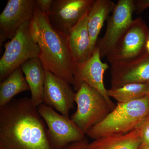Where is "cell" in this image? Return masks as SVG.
<instances>
[{"label": "cell", "instance_id": "ba28073f", "mask_svg": "<svg viewBox=\"0 0 149 149\" xmlns=\"http://www.w3.org/2000/svg\"><path fill=\"white\" fill-rule=\"evenodd\" d=\"M134 0H118L107 20L106 30L98 45L101 57H106L132 23Z\"/></svg>", "mask_w": 149, "mask_h": 149}, {"label": "cell", "instance_id": "8992f818", "mask_svg": "<svg viewBox=\"0 0 149 149\" xmlns=\"http://www.w3.org/2000/svg\"><path fill=\"white\" fill-rule=\"evenodd\" d=\"M149 28L142 17L133 19L106 58L111 65L137 58L146 52Z\"/></svg>", "mask_w": 149, "mask_h": 149}, {"label": "cell", "instance_id": "5b68a950", "mask_svg": "<svg viewBox=\"0 0 149 149\" xmlns=\"http://www.w3.org/2000/svg\"><path fill=\"white\" fill-rule=\"evenodd\" d=\"M0 59V80H5L14 70L31 59L39 58L40 48L32 39L30 21L24 23L14 37L6 43Z\"/></svg>", "mask_w": 149, "mask_h": 149}, {"label": "cell", "instance_id": "3957f363", "mask_svg": "<svg viewBox=\"0 0 149 149\" xmlns=\"http://www.w3.org/2000/svg\"><path fill=\"white\" fill-rule=\"evenodd\" d=\"M149 115L147 96L129 102L118 103L105 118L91 128L86 135L95 140L126 134L139 128Z\"/></svg>", "mask_w": 149, "mask_h": 149}, {"label": "cell", "instance_id": "5bb4252c", "mask_svg": "<svg viewBox=\"0 0 149 149\" xmlns=\"http://www.w3.org/2000/svg\"><path fill=\"white\" fill-rule=\"evenodd\" d=\"M88 13L71 29L68 36L76 67L85 63L90 58L91 40L88 28Z\"/></svg>", "mask_w": 149, "mask_h": 149}, {"label": "cell", "instance_id": "52a82bcc", "mask_svg": "<svg viewBox=\"0 0 149 149\" xmlns=\"http://www.w3.org/2000/svg\"><path fill=\"white\" fill-rule=\"evenodd\" d=\"M37 109L57 149H63L69 144L85 138V133L69 117L58 113L44 103L37 107Z\"/></svg>", "mask_w": 149, "mask_h": 149}, {"label": "cell", "instance_id": "4fadbf2b", "mask_svg": "<svg viewBox=\"0 0 149 149\" xmlns=\"http://www.w3.org/2000/svg\"><path fill=\"white\" fill-rule=\"evenodd\" d=\"M111 88L130 83H149V53L125 62L111 65Z\"/></svg>", "mask_w": 149, "mask_h": 149}, {"label": "cell", "instance_id": "ac0fdd59", "mask_svg": "<svg viewBox=\"0 0 149 149\" xmlns=\"http://www.w3.org/2000/svg\"><path fill=\"white\" fill-rule=\"evenodd\" d=\"M29 90L20 67L12 72L0 84V107L5 106L19 93Z\"/></svg>", "mask_w": 149, "mask_h": 149}, {"label": "cell", "instance_id": "484cf974", "mask_svg": "<svg viewBox=\"0 0 149 149\" xmlns=\"http://www.w3.org/2000/svg\"><path fill=\"white\" fill-rule=\"evenodd\" d=\"M143 149H149V146L147 147V148H144Z\"/></svg>", "mask_w": 149, "mask_h": 149}, {"label": "cell", "instance_id": "cb8c5ba5", "mask_svg": "<svg viewBox=\"0 0 149 149\" xmlns=\"http://www.w3.org/2000/svg\"><path fill=\"white\" fill-rule=\"evenodd\" d=\"M146 52L149 53V36L148 38V41H147L146 45Z\"/></svg>", "mask_w": 149, "mask_h": 149}, {"label": "cell", "instance_id": "7c38bea8", "mask_svg": "<svg viewBox=\"0 0 149 149\" xmlns=\"http://www.w3.org/2000/svg\"><path fill=\"white\" fill-rule=\"evenodd\" d=\"M45 70L44 104L69 117L70 111L74 107L76 93L69 83L49 70Z\"/></svg>", "mask_w": 149, "mask_h": 149}, {"label": "cell", "instance_id": "44dd1931", "mask_svg": "<svg viewBox=\"0 0 149 149\" xmlns=\"http://www.w3.org/2000/svg\"><path fill=\"white\" fill-rule=\"evenodd\" d=\"M36 4L40 10L47 15L49 12L53 0H36Z\"/></svg>", "mask_w": 149, "mask_h": 149}, {"label": "cell", "instance_id": "d6986e66", "mask_svg": "<svg viewBox=\"0 0 149 149\" xmlns=\"http://www.w3.org/2000/svg\"><path fill=\"white\" fill-rule=\"evenodd\" d=\"M149 89V83H130L119 88L109 89L107 94L118 103H125L146 97Z\"/></svg>", "mask_w": 149, "mask_h": 149}, {"label": "cell", "instance_id": "7402d4cb", "mask_svg": "<svg viewBox=\"0 0 149 149\" xmlns=\"http://www.w3.org/2000/svg\"><path fill=\"white\" fill-rule=\"evenodd\" d=\"M89 143L88 139L85 138L82 141L69 144L63 149H87Z\"/></svg>", "mask_w": 149, "mask_h": 149}, {"label": "cell", "instance_id": "6da1fadb", "mask_svg": "<svg viewBox=\"0 0 149 149\" xmlns=\"http://www.w3.org/2000/svg\"><path fill=\"white\" fill-rule=\"evenodd\" d=\"M37 107L27 97L0 107V149H57Z\"/></svg>", "mask_w": 149, "mask_h": 149}, {"label": "cell", "instance_id": "8fae6325", "mask_svg": "<svg viewBox=\"0 0 149 149\" xmlns=\"http://www.w3.org/2000/svg\"><path fill=\"white\" fill-rule=\"evenodd\" d=\"M100 49L97 45L92 55L85 63L76 67L73 86L77 91L83 82L100 93L108 102L112 109L115 104L110 99L104 83V74L109 68L108 64L102 61Z\"/></svg>", "mask_w": 149, "mask_h": 149}, {"label": "cell", "instance_id": "277c9868", "mask_svg": "<svg viewBox=\"0 0 149 149\" xmlns=\"http://www.w3.org/2000/svg\"><path fill=\"white\" fill-rule=\"evenodd\" d=\"M77 110L70 119L85 135L112 110L102 95L83 82L75 93Z\"/></svg>", "mask_w": 149, "mask_h": 149}, {"label": "cell", "instance_id": "2e32d148", "mask_svg": "<svg viewBox=\"0 0 149 149\" xmlns=\"http://www.w3.org/2000/svg\"><path fill=\"white\" fill-rule=\"evenodd\" d=\"M115 6L114 3L110 0H95L88 12V28L91 40L90 58L95 48L104 22L112 12Z\"/></svg>", "mask_w": 149, "mask_h": 149}, {"label": "cell", "instance_id": "ffe728a7", "mask_svg": "<svg viewBox=\"0 0 149 149\" xmlns=\"http://www.w3.org/2000/svg\"><path fill=\"white\" fill-rule=\"evenodd\" d=\"M139 128L141 139V143L139 149H143L149 146V115Z\"/></svg>", "mask_w": 149, "mask_h": 149}, {"label": "cell", "instance_id": "7a4b0ae2", "mask_svg": "<svg viewBox=\"0 0 149 149\" xmlns=\"http://www.w3.org/2000/svg\"><path fill=\"white\" fill-rule=\"evenodd\" d=\"M30 30L32 39L40 48L39 58L44 69L73 85L76 65L68 36L52 26L47 15L36 4L30 21Z\"/></svg>", "mask_w": 149, "mask_h": 149}, {"label": "cell", "instance_id": "603a6c76", "mask_svg": "<svg viewBox=\"0 0 149 149\" xmlns=\"http://www.w3.org/2000/svg\"><path fill=\"white\" fill-rule=\"evenodd\" d=\"M135 11L137 14L142 13L149 7V0H134Z\"/></svg>", "mask_w": 149, "mask_h": 149}, {"label": "cell", "instance_id": "9a60e30c", "mask_svg": "<svg viewBox=\"0 0 149 149\" xmlns=\"http://www.w3.org/2000/svg\"><path fill=\"white\" fill-rule=\"evenodd\" d=\"M31 92L32 103L38 107L44 102L45 70L39 58L29 59L20 66Z\"/></svg>", "mask_w": 149, "mask_h": 149}, {"label": "cell", "instance_id": "d4e9b609", "mask_svg": "<svg viewBox=\"0 0 149 149\" xmlns=\"http://www.w3.org/2000/svg\"><path fill=\"white\" fill-rule=\"evenodd\" d=\"M146 96L147 97H148V100L149 102V89L148 91V93H147V95Z\"/></svg>", "mask_w": 149, "mask_h": 149}, {"label": "cell", "instance_id": "30bf717a", "mask_svg": "<svg viewBox=\"0 0 149 149\" xmlns=\"http://www.w3.org/2000/svg\"><path fill=\"white\" fill-rule=\"evenodd\" d=\"M35 0H8L0 15V44L10 40L24 23L30 21L35 11Z\"/></svg>", "mask_w": 149, "mask_h": 149}, {"label": "cell", "instance_id": "e0dca14e", "mask_svg": "<svg viewBox=\"0 0 149 149\" xmlns=\"http://www.w3.org/2000/svg\"><path fill=\"white\" fill-rule=\"evenodd\" d=\"M141 143L139 128L123 135H113L95 139L87 149H139Z\"/></svg>", "mask_w": 149, "mask_h": 149}, {"label": "cell", "instance_id": "9c48e42d", "mask_svg": "<svg viewBox=\"0 0 149 149\" xmlns=\"http://www.w3.org/2000/svg\"><path fill=\"white\" fill-rule=\"evenodd\" d=\"M95 0H53L48 19L52 26L68 36L70 31L87 14Z\"/></svg>", "mask_w": 149, "mask_h": 149}]
</instances>
